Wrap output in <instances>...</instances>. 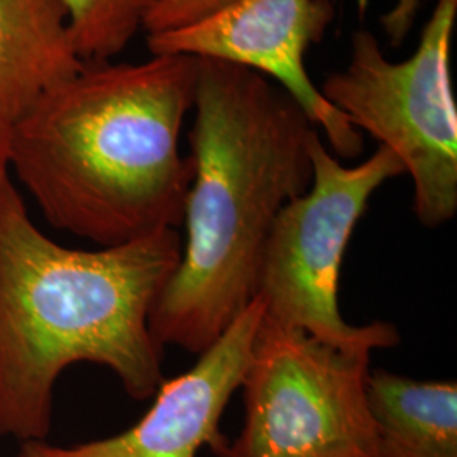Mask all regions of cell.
I'll return each instance as SVG.
<instances>
[{
  "label": "cell",
  "instance_id": "cell-4",
  "mask_svg": "<svg viewBox=\"0 0 457 457\" xmlns=\"http://www.w3.org/2000/svg\"><path fill=\"white\" fill-rule=\"evenodd\" d=\"M312 183L275 219L262 249L256 298L264 319L298 328L345 353L371 354L400 343L388 322L353 326L339 309V278L347 243L376 190L405 173L388 147L345 166L315 129L309 139Z\"/></svg>",
  "mask_w": 457,
  "mask_h": 457
},
{
  "label": "cell",
  "instance_id": "cell-7",
  "mask_svg": "<svg viewBox=\"0 0 457 457\" xmlns=\"http://www.w3.org/2000/svg\"><path fill=\"white\" fill-rule=\"evenodd\" d=\"M334 17L330 0H236L180 29L149 34L151 54H185L245 66L277 83L322 129L336 156L353 160L361 131L312 82L305 54Z\"/></svg>",
  "mask_w": 457,
  "mask_h": 457
},
{
  "label": "cell",
  "instance_id": "cell-8",
  "mask_svg": "<svg viewBox=\"0 0 457 457\" xmlns=\"http://www.w3.org/2000/svg\"><path fill=\"white\" fill-rule=\"evenodd\" d=\"M264 317L254 298L183 375L164 379L154 403L131 428L105 439L77 445L22 444L24 457H196L209 445L220 454L228 442L220 419L230 396L243 385L253 345Z\"/></svg>",
  "mask_w": 457,
  "mask_h": 457
},
{
  "label": "cell",
  "instance_id": "cell-15",
  "mask_svg": "<svg viewBox=\"0 0 457 457\" xmlns=\"http://www.w3.org/2000/svg\"><path fill=\"white\" fill-rule=\"evenodd\" d=\"M17 457H24V456H22V454H21V453H19V456H17Z\"/></svg>",
  "mask_w": 457,
  "mask_h": 457
},
{
  "label": "cell",
  "instance_id": "cell-1",
  "mask_svg": "<svg viewBox=\"0 0 457 457\" xmlns=\"http://www.w3.org/2000/svg\"><path fill=\"white\" fill-rule=\"evenodd\" d=\"M166 228L124 245L71 249L36 226L11 179L0 190V436L48 437L54 386L77 362L111 370L134 400L163 383L149 317L179 268Z\"/></svg>",
  "mask_w": 457,
  "mask_h": 457
},
{
  "label": "cell",
  "instance_id": "cell-14",
  "mask_svg": "<svg viewBox=\"0 0 457 457\" xmlns=\"http://www.w3.org/2000/svg\"><path fill=\"white\" fill-rule=\"evenodd\" d=\"M9 134L11 126L0 120V190L4 185L11 180V168H9Z\"/></svg>",
  "mask_w": 457,
  "mask_h": 457
},
{
  "label": "cell",
  "instance_id": "cell-12",
  "mask_svg": "<svg viewBox=\"0 0 457 457\" xmlns=\"http://www.w3.org/2000/svg\"><path fill=\"white\" fill-rule=\"evenodd\" d=\"M232 2L236 0H158L146 17L145 31L149 36L180 29L224 9Z\"/></svg>",
  "mask_w": 457,
  "mask_h": 457
},
{
  "label": "cell",
  "instance_id": "cell-6",
  "mask_svg": "<svg viewBox=\"0 0 457 457\" xmlns=\"http://www.w3.org/2000/svg\"><path fill=\"white\" fill-rule=\"evenodd\" d=\"M370 354L262 317L243 385L245 425L219 457H376Z\"/></svg>",
  "mask_w": 457,
  "mask_h": 457
},
{
  "label": "cell",
  "instance_id": "cell-3",
  "mask_svg": "<svg viewBox=\"0 0 457 457\" xmlns=\"http://www.w3.org/2000/svg\"><path fill=\"white\" fill-rule=\"evenodd\" d=\"M194 111L181 260L149 328L162 347L198 356L256 298L271 226L311 187L317 128L277 83L211 58H196Z\"/></svg>",
  "mask_w": 457,
  "mask_h": 457
},
{
  "label": "cell",
  "instance_id": "cell-10",
  "mask_svg": "<svg viewBox=\"0 0 457 457\" xmlns=\"http://www.w3.org/2000/svg\"><path fill=\"white\" fill-rule=\"evenodd\" d=\"M366 398L376 457H457L456 381L370 371Z\"/></svg>",
  "mask_w": 457,
  "mask_h": 457
},
{
  "label": "cell",
  "instance_id": "cell-2",
  "mask_svg": "<svg viewBox=\"0 0 457 457\" xmlns=\"http://www.w3.org/2000/svg\"><path fill=\"white\" fill-rule=\"evenodd\" d=\"M196 58L90 63L11 126V177L51 228L98 247L183 224L192 164L180 132Z\"/></svg>",
  "mask_w": 457,
  "mask_h": 457
},
{
  "label": "cell",
  "instance_id": "cell-9",
  "mask_svg": "<svg viewBox=\"0 0 457 457\" xmlns=\"http://www.w3.org/2000/svg\"><path fill=\"white\" fill-rule=\"evenodd\" d=\"M58 0H0V120L12 126L37 98L82 70Z\"/></svg>",
  "mask_w": 457,
  "mask_h": 457
},
{
  "label": "cell",
  "instance_id": "cell-13",
  "mask_svg": "<svg viewBox=\"0 0 457 457\" xmlns=\"http://www.w3.org/2000/svg\"><path fill=\"white\" fill-rule=\"evenodd\" d=\"M422 2L424 0H395L392 9L381 17L383 29L393 48L402 46V43L407 39ZM364 5L366 0H361V7Z\"/></svg>",
  "mask_w": 457,
  "mask_h": 457
},
{
  "label": "cell",
  "instance_id": "cell-11",
  "mask_svg": "<svg viewBox=\"0 0 457 457\" xmlns=\"http://www.w3.org/2000/svg\"><path fill=\"white\" fill-rule=\"evenodd\" d=\"M85 65L112 62L129 46L158 0H58Z\"/></svg>",
  "mask_w": 457,
  "mask_h": 457
},
{
  "label": "cell",
  "instance_id": "cell-5",
  "mask_svg": "<svg viewBox=\"0 0 457 457\" xmlns=\"http://www.w3.org/2000/svg\"><path fill=\"white\" fill-rule=\"evenodd\" d=\"M457 0H437L415 53L388 60L371 31L353 36L351 58L330 75L322 96L388 147L413 181V212L427 228L457 213V105L451 41Z\"/></svg>",
  "mask_w": 457,
  "mask_h": 457
}]
</instances>
